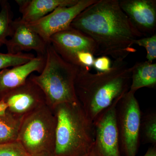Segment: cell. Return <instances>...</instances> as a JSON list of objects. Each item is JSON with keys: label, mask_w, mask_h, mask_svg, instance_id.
<instances>
[{"label": "cell", "mask_w": 156, "mask_h": 156, "mask_svg": "<svg viewBox=\"0 0 156 156\" xmlns=\"http://www.w3.org/2000/svg\"><path fill=\"white\" fill-rule=\"evenodd\" d=\"M70 27L93 40L96 56L125 60L137 50L135 40L144 37L121 9L119 0H97L73 20Z\"/></svg>", "instance_id": "1"}, {"label": "cell", "mask_w": 156, "mask_h": 156, "mask_svg": "<svg viewBox=\"0 0 156 156\" xmlns=\"http://www.w3.org/2000/svg\"><path fill=\"white\" fill-rule=\"evenodd\" d=\"M131 68L125 60H114L109 70L93 73L79 68L76 95L87 116L94 122L117 99L129 91Z\"/></svg>", "instance_id": "2"}, {"label": "cell", "mask_w": 156, "mask_h": 156, "mask_svg": "<svg viewBox=\"0 0 156 156\" xmlns=\"http://www.w3.org/2000/svg\"><path fill=\"white\" fill-rule=\"evenodd\" d=\"M56 119L54 156H83L92 150L93 122L80 102L60 104L52 109Z\"/></svg>", "instance_id": "3"}, {"label": "cell", "mask_w": 156, "mask_h": 156, "mask_svg": "<svg viewBox=\"0 0 156 156\" xmlns=\"http://www.w3.org/2000/svg\"><path fill=\"white\" fill-rule=\"evenodd\" d=\"M79 71V67L64 60L49 44L41 72L29 78L41 89L47 105L52 109L60 104L79 102L75 90Z\"/></svg>", "instance_id": "4"}, {"label": "cell", "mask_w": 156, "mask_h": 156, "mask_svg": "<svg viewBox=\"0 0 156 156\" xmlns=\"http://www.w3.org/2000/svg\"><path fill=\"white\" fill-rule=\"evenodd\" d=\"M56 128L53 110L45 105L23 119L17 140L30 156L53 155Z\"/></svg>", "instance_id": "5"}, {"label": "cell", "mask_w": 156, "mask_h": 156, "mask_svg": "<svg viewBox=\"0 0 156 156\" xmlns=\"http://www.w3.org/2000/svg\"><path fill=\"white\" fill-rule=\"evenodd\" d=\"M116 114L122 156H136L142 115L135 93L129 91L123 95L117 104Z\"/></svg>", "instance_id": "6"}, {"label": "cell", "mask_w": 156, "mask_h": 156, "mask_svg": "<svg viewBox=\"0 0 156 156\" xmlns=\"http://www.w3.org/2000/svg\"><path fill=\"white\" fill-rule=\"evenodd\" d=\"M122 97L105 110L93 122L94 142L90 152L94 156H122L116 114L117 105Z\"/></svg>", "instance_id": "7"}, {"label": "cell", "mask_w": 156, "mask_h": 156, "mask_svg": "<svg viewBox=\"0 0 156 156\" xmlns=\"http://www.w3.org/2000/svg\"><path fill=\"white\" fill-rule=\"evenodd\" d=\"M96 1L79 0L74 5L57 8L35 22L24 23L47 44H50V39L53 35L70 27L71 23L75 18Z\"/></svg>", "instance_id": "8"}, {"label": "cell", "mask_w": 156, "mask_h": 156, "mask_svg": "<svg viewBox=\"0 0 156 156\" xmlns=\"http://www.w3.org/2000/svg\"><path fill=\"white\" fill-rule=\"evenodd\" d=\"M1 99L7 103L8 112L21 120L47 105L44 92L29 77L24 83L7 93Z\"/></svg>", "instance_id": "9"}, {"label": "cell", "mask_w": 156, "mask_h": 156, "mask_svg": "<svg viewBox=\"0 0 156 156\" xmlns=\"http://www.w3.org/2000/svg\"><path fill=\"white\" fill-rule=\"evenodd\" d=\"M122 10L144 37L156 34V0H119Z\"/></svg>", "instance_id": "10"}, {"label": "cell", "mask_w": 156, "mask_h": 156, "mask_svg": "<svg viewBox=\"0 0 156 156\" xmlns=\"http://www.w3.org/2000/svg\"><path fill=\"white\" fill-rule=\"evenodd\" d=\"M49 43L63 58L81 51L90 52L95 56L97 54V48L93 40L71 27L53 35Z\"/></svg>", "instance_id": "11"}, {"label": "cell", "mask_w": 156, "mask_h": 156, "mask_svg": "<svg viewBox=\"0 0 156 156\" xmlns=\"http://www.w3.org/2000/svg\"><path fill=\"white\" fill-rule=\"evenodd\" d=\"M11 37L5 44L8 53L15 54L33 50L36 52L37 56H45L48 44L20 18L13 21Z\"/></svg>", "instance_id": "12"}, {"label": "cell", "mask_w": 156, "mask_h": 156, "mask_svg": "<svg viewBox=\"0 0 156 156\" xmlns=\"http://www.w3.org/2000/svg\"><path fill=\"white\" fill-rule=\"evenodd\" d=\"M45 56H37L25 64L0 71V100L7 93L25 83L33 73L41 72Z\"/></svg>", "instance_id": "13"}, {"label": "cell", "mask_w": 156, "mask_h": 156, "mask_svg": "<svg viewBox=\"0 0 156 156\" xmlns=\"http://www.w3.org/2000/svg\"><path fill=\"white\" fill-rule=\"evenodd\" d=\"M79 0H16L25 23H31L50 14L57 8L76 5Z\"/></svg>", "instance_id": "14"}, {"label": "cell", "mask_w": 156, "mask_h": 156, "mask_svg": "<svg viewBox=\"0 0 156 156\" xmlns=\"http://www.w3.org/2000/svg\"><path fill=\"white\" fill-rule=\"evenodd\" d=\"M131 68V82L129 91L135 93L138 89L144 87L155 88V63L147 61L136 62Z\"/></svg>", "instance_id": "15"}, {"label": "cell", "mask_w": 156, "mask_h": 156, "mask_svg": "<svg viewBox=\"0 0 156 156\" xmlns=\"http://www.w3.org/2000/svg\"><path fill=\"white\" fill-rule=\"evenodd\" d=\"M21 121L8 112L6 115L0 117V144L17 140Z\"/></svg>", "instance_id": "16"}, {"label": "cell", "mask_w": 156, "mask_h": 156, "mask_svg": "<svg viewBox=\"0 0 156 156\" xmlns=\"http://www.w3.org/2000/svg\"><path fill=\"white\" fill-rule=\"evenodd\" d=\"M0 46L5 44L7 37H11L13 30V13L11 6L7 1L0 3Z\"/></svg>", "instance_id": "17"}, {"label": "cell", "mask_w": 156, "mask_h": 156, "mask_svg": "<svg viewBox=\"0 0 156 156\" xmlns=\"http://www.w3.org/2000/svg\"><path fill=\"white\" fill-rule=\"evenodd\" d=\"M145 143L156 145V113L151 112L141 116L140 135Z\"/></svg>", "instance_id": "18"}, {"label": "cell", "mask_w": 156, "mask_h": 156, "mask_svg": "<svg viewBox=\"0 0 156 156\" xmlns=\"http://www.w3.org/2000/svg\"><path fill=\"white\" fill-rule=\"evenodd\" d=\"M35 57L34 55L31 53L23 52L15 54L0 53V70L25 64Z\"/></svg>", "instance_id": "19"}, {"label": "cell", "mask_w": 156, "mask_h": 156, "mask_svg": "<svg viewBox=\"0 0 156 156\" xmlns=\"http://www.w3.org/2000/svg\"><path fill=\"white\" fill-rule=\"evenodd\" d=\"M134 45L145 49L147 61L153 62L156 58V34L150 36L143 37L135 40Z\"/></svg>", "instance_id": "20"}, {"label": "cell", "mask_w": 156, "mask_h": 156, "mask_svg": "<svg viewBox=\"0 0 156 156\" xmlns=\"http://www.w3.org/2000/svg\"><path fill=\"white\" fill-rule=\"evenodd\" d=\"M0 156H30L17 140L0 144Z\"/></svg>", "instance_id": "21"}, {"label": "cell", "mask_w": 156, "mask_h": 156, "mask_svg": "<svg viewBox=\"0 0 156 156\" xmlns=\"http://www.w3.org/2000/svg\"><path fill=\"white\" fill-rule=\"evenodd\" d=\"M112 64L110 57L105 56H99L95 58L93 67L97 72H105L110 69Z\"/></svg>", "instance_id": "22"}, {"label": "cell", "mask_w": 156, "mask_h": 156, "mask_svg": "<svg viewBox=\"0 0 156 156\" xmlns=\"http://www.w3.org/2000/svg\"><path fill=\"white\" fill-rule=\"evenodd\" d=\"M8 106L3 99L0 100V117L6 115L7 113Z\"/></svg>", "instance_id": "23"}, {"label": "cell", "mask_w": 156, "mask_h": 156, "mask_svg": "<svg viewBox=\"0 0 156 156\" xmlns=\"http://www.w3.org/2000/svg\"><path fill=\"white\" fill-rule=\"evenodd\" d=\"M142 156H156V145H152L148 149L145 154Z\"/></svg>", "instance_id": "24"}, {"label": "cell", "mask_w": 156, "mask_h": 156, "mask_svg": "<svg viewBox=\"0 0 156 156\" xmlns=\"http://www.w3.org/2000/svg\"><path fill=\"white\" fill-rule=\"evenodd\" d=\"M83 156H94L92 154L91 152H89V153Z\"/></svg>", "instance_id": "25"}, {"label": "cell", "mask_w": 156, "mask_h": 156, "mask_svg": "<svg viewBox=\"0 0 156 156\" xmlns=\"http://www.w3.org/2000/svg\"><path fill=\"white\" fill-rule=\"evenodd\" d=\"M2 2V0H0V3H1V2Z\"/></svg>", "instance_id": "26"}, {"label": "cell", "mask_w": 156, "mask_h": 156, "mask_svg": "<svg viewBox=\"0 0 156 156\" xmlns=\"http://www.w3.org/2000/svg\"><path fill=\"white\" fill-rule=\"evenodd\" d=\"M53 156V155H51V156Z\"/></svg>", "instance_id": "27"}, {"label": "cell", "mask_w": 156, "mask_h": 156, "mask_svg": "<svg viewBox=\"0 0 156 156\" xmlns=\"http://www.w3.org/2000/svg\"><path fill=\"white\" fill-rule=\"evenodd\" d=\"M1 46H0V48H1Z\"/></svg>", "instance_id": "28"}]
</instances>
